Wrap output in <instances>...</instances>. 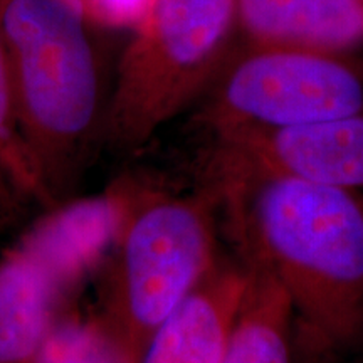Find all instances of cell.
I'll return each mask as SVG.
<instances>
[{
    "mask_svg": "<svg viewBox=\"0 0 363 363\" xmlns=\"http://www.w3.org/2000/svg\"><path fill=\"white\" fill-rule=\"evenodd\" d=\"M35 363H133L120 343L99 321L56 320Z\"/></svg>",
    "mask_w": 363,
    "mask_h": 363,
    "instance_id": "4fadbf2b",
    "label": "cell"
},
{
    "mask_svg": "<svg viewBox=\"0 0 363 363\" xmlns=\"http://www.w3.org/2000/svg\"><path fill=\"white\" fill-rule=\"evenodd\" d=\"M123 217L96 320L138 362L148 338L219 264L216 208L207 187L177 192L120 182Z\"/></svg>",
    "mask_w": 363,
    "mask_h": 363,
    "instance_id": "3957f363",
    "label": "cell"
},
{
    "mask_svg": "<svg viewBox=\"0 0 363 363\" xmlns=\"http://www.w3.org/2000/svg\"><path fill=\"white\" fill-rule=\"evenodd\" d=\"M247 284L246 264L219 261L153 331L136 363H220Z\"/></svg>",
    "mask_w": 363,
    "mask_h": 363,
    "instance_id": "52a82bcc",
    "label": "cell"
},
{
    "mask_svg": "<svg viewBox=\"0 0 363 363\" xmlns=\"http://www.w3.org/2000/svg\"><path fill=\"white\" fill-rule=\"evenodd\" d=\"M247 269L246 296L220 363H293L296 320L291 301L272 276L252 266Z\"/></svg>",
    "mask_w": 363,
    "mask_h": 363,
    "instance_id": "8fae6325",
    "label": "cell"
},
{
    "mask_svg": "<svg viewBox=\"0 0 363 363\" xmlns=\"http://www.w3.org/2000/svg\"><path fill=\"white\" fill-rule=\"evenodd\" d=\"M123 217L118 187L98 197L54 206L19 242L67 291L106 259Z\"/></svg>",
    "mask_w": 363,
    "mask_h": 363,
    "instance_id": "ba28073f",
    "label": "cell"
},
{
    "mask_svg": "<svg viewBox=\"0 0 363 363\" xmlns=\"http://www.w3.org/2000/svg\"><path fill=\"white\" fill-rule=\"evenodd\" d=\"M252 45L337 54L363 43V0H238Z\"/></svg>",
    "mask_w": 363,
    "mask_h": 363,
    "instance_id": "9c48e42d",
    "label": "cell"
},
{
    "mask_svg": "<svg viewBox=\"0 0 363 363\" xmlns=\"http://www.w3.org/2000/svg\"><path fill=\"white\" fill-rule=\"evenodd\" d=\"M89 21L84 0H0L21 143L45 206L65 202L103 133Z\"/></svg>",
    "mask_w": 363,
    "mask_h": 363,
    "instance_id": "7a4b0ae2",
    "label": "cell"
},
{
    "mask_svg": "<svg viewBox=\"0 0 363 363\" xmlns=\"http://www.w3.org/2000/svg\"><path fill=\"white\" fill-rule=\"evenodd\" d=\"M62 291L17 242L0 256V363H35L57 320Z\"/></svg>",
    "mask_w": 363,
    "mask_h": 363,
    "instance_id": "30bf717a",
    "label": "cell"
},
{
    "mask_svg": "<svg viewBox=\"0 0 363 363\" xmlns=\"http://www.w3.org/2000/svg\"><path fill=\"white\" fill-rule=\"evenodd\" d=\"M362 363H363V362H362Z\"/></svg>",
    "mask_w": 363,
    "mask_h": 363,
    "instance_id": "2e32d148",
    "label": "cell"
},
{
    "mask_svg": "<svg viewBox=\"0 0 363 363\" xmlns=\"http://www.w3.org/2000/svg\"><path fill=\"white\" fill-rule=\"evenodd\" d=\"M211 185L244 264L288 294L298 347L321 363L363 342V195L276 175L214 150Z\"/></svg>",
    "mask_w": 363,
    "mask_h": 363,
    "instance_id": "6da1fadb",
    "label": "cell"
},
{
    "mask_svg": "<svg viewBox=\"0 0 363 363\" xmlns=\"http://www.w3.org/2000/svg\"><path fill=\"white\" fill-rule=\"evenodd\" d=\"M153 0H84L91 19L111 27H138Z\"/></svg>",
    "mask_w": 363,
    "mask_h": 363,
    "instance_id": "5bb4252c",
    "label": "cell"
},
{
    "mask_svg": "<svg viewBox=\"0 0 363 363\" xmlns=\"http://www.w3.org/2000/svg\"><path fill=\"white\" fill-rule=\"evenodd\" d=\"M363 111L360 74L337 54L252 45L222 78L211 128H286Z\"/></svg>",
    "mask_w": 363,
    "mask_h": 363,
    "instance_id": "5b68a950",
    "label": "cell"
},
{
    "mask_svg": "<svg viewBox=\"0 0 363 363\" xmlns=\"http://www.w3.org/2000/svg\"><path fill=\"white\" fill-rule=\"evenodd\" d=\"M217 152L276 175L363 189V111L316 123L257 128H212Z\"/></svg>",
    "mask_w": 363,
    "mask_h": 363,
    "instance_id": "8992f818",
    "label": "cell"
},
{
    "mask_svg": "<svg viewBox=\"0 0 363 363\" xmlns=\"http://www.w3.org/2000/svg\"><path fill=\"white\" fill-rule=\"evenodd\" d=\"M17 212H19V207L12 206L11 202L4 201V199L0 197V229H4V227L11 224L13 217L17 216Z\"/></svg>",
    "mask_w": 363,
    "mask_h": 363,
    "instance_id": "9a60e30c",
    "label": "cell"
},
{
    "mask_svg": "<svg viewBox=\"0 0 363 363\" xmlns=\"http://www.w3.org/2000/svg\"><path fill=\"white\" fill-rule=\"evenodd\" d=\"M0 197L19 207L24 202L44 203L21 143L16 106L11 83V71L6 45L0 34Z\"/></svg>",
    "mask_w": 363,
    "mask_h": 363,
    "instance_id": "7c38bea8",
    "label": "cell"
},
{
    "mask_svg": "<svg viewBox=\"0 0 363 363\" xmlns=\"http://www.w3.org/2000/svg\"><path fill=\"white\" fill-rule=\"evenodd\" d=\"M235 26L238 0H153L118 66L104 142L147 145L211 83Z\"/></svg>",
    "mask_w": 363,
    "mask_h": 363,
    "instance_id": "277c9868",
    "label": "cell"
}]
</instances>
